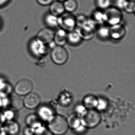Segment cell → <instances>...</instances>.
Here are the masks:
<instances>
[{"instance_id":"6da1fadb","label":"cell","mask_w":135,"mask_h":135,"mask_svg":"<svg viewBox=\"0 0 135 135\" xmlns=\"http://www.w3.org/2000/svg\"><path fill=\"white\" fill-rule=\"evenodd\" d=\"M48 126L50 131L56 135L65 134L69 127L67 119L63 116L59 115L55 116L52 119Z\"/></svg>"},{"instance_id":"7a4b0ae2","label":"cell","mask_w":135,"mask_h":135,"mask_svg":"<svg viewBox=\"0 0 135 135\" xmlns=\"http://www.w3.org/2000/svg\"><path fill=\"white\" fill-rule=\"evenodd\" d=\"M101 119V114L99 111L93 108L90 109L83 113L81 122L85 127L94 128L99 125Z\"/></svg>"},{"instance_id":"3957f363","label":"cell","mask_w":135,"mask_h":135,"mask_svg":"<svg viewBox=\"0 0 135 135\" xmlns=\"http://www.w3.org/2000/svg\"><path fill=\"white\" fill-rule=\"evenodd\" d=\"M58 27L67 32L74 31L76 27V16L72 13L66 12L58 17Z\"/></svg>"},{"instance_id":"277c9868","label":"cell","mask_w":135,"mask_h":135,"mask_svg":"<svg viewBox=\"0 0 135 135\" xmlns=\"http://www.w3.org/2000/svg\"><path fill=\"white\" fill-rule=\"evenodd\" d=\"M106 17L105 23L111 26L120 23L123 20V14L121 9L116 6H111L104 10Z\"/></svg>"},{"instance_id":"5b68a950","label":"cell","mask_w":135,"mask_h":135,"mask_svg":"<svg viewBox=\"0 0 135 135\" xmlns=\"http://www.w3.org/2000/svg\"><path fill=\"white\" fill-rule=\"evenodd\" d=\"M69 55L66 49L63 46H57L52 49L51 58L53 62L58 65H62L66 63Z\"/></svg>"},{"instance_id":"8992f818","label":"cell","mask_w":135,"mask_h":135,"mask_svg":"<svg viewBox=\"0 0 135 135\" xmlns=\"http://www.w3.org/2000/svg\"><path fill=\"white\" fill-rule=\"evenodd\" d=\"M96 23L92 19H88L84 26L78 28L77 31L82 39L89 40L93 37L96 28Z\"/></svg>"},{"instance_id":"52a82bcc","label":"cell","mask_w":135,"mask_h":135,"mask_svg":"<svg viewBox=\"0 0 135 135\" xmlns=\"http://www.w3.org/2000/svg\"><path fill=\"white\" fill-rule=\"evenodd\" d=\"M33 86V83L31 80L27 79H24L17 83L14 87V90L17 95L24 96L31 93Z\"/></svg>"},{"instance_id":"ba28073f","label":"cell","mask_w":135,"mask_h":135,"mask_svg":"<svg viewBox=\"0 0 135 135\" xmlns=\"http://www.w3.org/2000/svg\"><path fill=\"white\" fill-rule=\"evenodd\" d=\"M55 32L53 28L48 27L44 28L38 32L36 40L43 44H48L54 40Z\"/></svg>"},{"instance_id":"9c48e42d","label":"cell","mask_w":135,"mask_h":135,"mask_svg":"<svg viewBox=\"0 0 135 135\" xmlns=\"http://www.w3.org/2000/svg\"><path fill=\"white\" fill-rule=\"evenodd\" d=\"M126 34L125 26L123 24H117L109 26L110 37L115 40H120L124 37Z\"/></svg>"},{"instance_id":"30bf717a","label":"cell","mask_w":135,"mask_h":135,"mask_svg":"<svg viewBox=\"0 0 135 135\" xmlns=\"http://www.w3.org/2000/svg\"><path fill=\"white\" fill-rule=\"evenodd\" d=\"M40 102V97L35 93H30L27 94L24 100L25 106L30 109L37 108L39 105Z\"/></svg>"},{"instance_id":"8fae6325","label":"cell","mask_w":135,"mask_h":135,"mask_svg":"<svg viewBox=\"0 0 135 135\" xmlns=\"http://www.w3.org/2000/svg\"><path fill=\"white\" fill-rule=\"evenodd\" d=\"M68 32L60 28L55 32L54 40L57 46H63L67 44Z\"/></svg>"},{"instance_id":"7c38bea8","label":"cell","mask_w":135,"mask_h":135,"mask_svg":"<svg viewBox=\"0 0 135 135\" xmlns=\"http://www.w3.org/2000/svg\"><path fill=\"white\" fill-rule=\"evenodd\" d=\"M49 6V13L56 16H59L66 12L62 2L54 1Z\"/></svg>"},{"instance_id":"4fadbf2b","label":"cell","mask_w":135,"mask_h":135,"mask_svg":"<svg viewBox=\"0 0 135 135\" xmlns=\"http://www.w3.org/2000/svg\"><path fill=\"white\" fill-rule=\"evenodd\" d=\"M24 100L20 95H13L11 96L8 100L9 108L13 111H17L20 109L24 105Z\"/></svg>"},{"instance_id":"5bb4252c","label":"cell","mask_w":135,"mask_h":135,"mask_svg":"<svg viewBox=\"0 0 135 135\" xmlns=\"http://www.w3.org/2000/svg\"><path fill=\"white\" fill-rule=\"evenodd\" d=\"M45 44H43L36 40L31 42V50L33 54L37 56L43 55L46 51Z\"/></svg>"},{"instance_id":"9a60e30c","label":"cell","mask_w":135,"mask_h":135,"mask_svg":"<svg viewBox=\"0 0 135 135\" xmlns=\"http://www.w3.org/2000/svg\"><path fill=\"white\" fill-rule=\"evenodd\" d=\"M44 21L47 27L54 28L58 27V17L52 15L50 13H47L44 17Z\"/></svg>"},{"instance_id":"2e32d148","label":"cell","mask_w":135,"mask_h":135,"mask_svg":"<svg viewBox=\"0 0 135 135\" xmlns=\"http://www.w3.org/2000/svg\"><path fill=\"white\" fill-rule=\"evenodd\" d=\"M92 19L99 25L105 23L106 17L104 11L100 9L95 10L93 13Z\"/></svg>"},{"instance_id":"e0dca14e","label":"cell","mask_w":135,"mask_h":135,"mask_svg":"<svg viewBox=\"0 0 135 135\" xmlns=\"http://www.w3.org/2000/svg\"><path fill=\"white\" fill-rule=\"evenodd\" d=\"M98 98L92 95L86 96L83 100V105L86 108L90 109L96 107L97 104Z\"/></svg>"},{"instance_id":"ac0fdd59","label":"cell","mask_w":135,"mask_h":135,"mask_svg":"<svg viewBox=\"0 0 135 135\" xmlns=\"http://www.w3.org/2000/svg\"><path fill=\"white\" fill-rule=\"evenodd\" d=\"M66 12L72 13L75 12L78 7V3L77 0H65L63 2Z\"/></svg>"},{"instance_id":"d6986e66","label":"cell","mask_w":135,"mask_h":135,"mask_svg":"<svg viewBox=\"0 0 135 135\" xmlns=\"http://www.w3.org/2000/svg\"><path fill=\"white\" fill-rule=\"evenodd\" d=\"M82 40L78 32L74 30L68 32V42L72 45L79 44Z\"/></svg>"},{"instance_id":"ffe728a7","label":"cell","mask_w":135,"mask_h":135,"mask_svg":"<svg viewBox=\"0 0 135 135\" xmlns=\"http://www.w3.org/2000/svg\"><path fill=\"white\" fill-rule=\"evenodd\" d=\"M97 34L100 38L107 39L110 37L109 26L104 24H100L97 29Z\"/></svg>"},{"instance_id":"44dd1931","label":"cell","mask_w":135,"mask_h":135,"mask_svg":"<svg viewBox=\"0 0 135 135\" xmlns=\"http://www.w3.org/2000/svg\"><path fill=\"white\" fill-rule=\"evenodd\" d=\"M69 127L71 128H77L80 126L81 121L78 116L76 114H73L69 116V119L67 120Z\"/></svg>"},{"instance_id":"7402d4cb","label":"cell","mask_w":135,"mask_h":135,"mask_svg":"<svg viewBox=\"0 0 135 135\" xmlns=\"http://www.w3.org/2000/svg\"><path fill=\"white\" fill-rule=\"evenodd\" d=\"M111 0H95V4L98 9L105 10L111 5Z\"/></svg>"},{"instance_id":"603a6c76","label":"cell","mask_w":135,"mask_h":135,"mask_svg":"<svg viewBox=\"0 0 135 135\" xmlns=\"http://www.w3.org/2000/svg\"><path fill=\"white\" fill-rule=\"evenodd\" d=\"M12 88L8 84L0 79V94L6 96L10 93Z\"/></svg>"},{"instance_id":"cb8c5ba5","label":"cell","mask_w":135,"mask_h":135,"mask_svg":"<svg viewBox=\"0 0 135 135\" xmlns=\"http://www.w3.org/2000/svg\"><path fill=\"white\" fill-rule=\"evenodd\" d=\"M123 10L127 13H134L135 5L134 0H127Z\"/></svg>"},{"instance_id":"d4e9b609","label":"cell","mask_w":135,"mask_h":135,"mask_svg":"<svg viewBox=\"0 0 135 135\" xmlns=\"http://www.w3.org/2000/svg\"><path fill=\"white\" fill-rule=\"evenodd\" d=\"M76 17V27H81L84 26L88 20V18L83 14H79Z\"/></svg>"},{"instance_id":"484cf974","label":"cell","mask_w":135,"mask_h":135,"mask_svg":"<svg viewBox=\"0 0 135 135\" xmlns=\"http://www.w3.org/2000/svg\"><path fill=\"white\" fill-rule=\"evenodd\" d=\"M39 119L38 118L36 117V116L35 115H32L29 116V117H28L27 118V123L29 126H35L36 124H39Z\"/></svg>"},{"instance_id":"4316f807","label":"cell","mask_w":135,"mask_h":135,"mask_svg":"<svg viewBox=\"0 0 135 135\" xmlns=\"http://www.w3.org/2000/svg\"><path fill=\"white\" fill-rule=\"evenodd\" d=\"M34 135H53L52 132L46 128H41L36 131Z\"/></svg>"},{"instance_id":"83f0119b","label":"cell","mask_w":135,"mask_h":135,"mask_svg":"<svg viewBox=\"0 0 135 135\" xmlns=\"http://www.w3.org/2000/svg\"><path fill=\"white\" fill-rule=\"evenodd\" d=\"M107 103L106 101L102 98L98 99L97 101V104L96 107L98 109H104L106 106H107Z\"/></svg>"},{"instance_id":"f1b7e54d","label":"cell","mask_w":135,"mask_h":135,"mask_svg":"<svg viewBox=\"0 0 135 135\" xmlns=\"http://www.w3.org/2000/svg\"><path fill=\"white\" fill-rule=\"evenodd\" d=\"M127 1V0H116L115 2L116 7L121 10L123 9Z\"/></svg>"},{"instance_id":"f546056e","label":"cell","mask_w":135,"mask_h":135,"mask_svg":"<svg viewBox=\"0 0 135 135\" xmlns=\"http://www.w3.org/2000/svg\"><path fill=\"white\" fill-rule=\"evenodd\" d=\"M37 3L42 6H49L54 0H36Z\"/></svg>"},{"instance_id":"4dcf8cb0","label":"cell","mask_w":135,"mask_h":135,"mask_svg":"<svg viewBox=\"0 0 135 135\" xmlns=\"http://www.w3.org/2000/svg\"><path fill=\"white\" fill-rule=\"evenodd\" d=\"M86 108L83 105H78L76 107V108H75V110H76V112L77 113H80V114H83L85 112L86 109Z\"/></svg>"},{"instance_id":"1f68e13d","label":"cell","mask_w":135,"mask_h":135,"mask_svg":"<svg viewBox=\"0 0 135 135\" xmlns=\"http://www.w3.org/2000/svg\"><path fill=\"white\" fill-rule=\"evenodd\" d=\"M24 135H33V131L30 128H26L24 131Z\"/></svg>"},{"instance_id":"d6a6232c","label":"cell","mask_w":135,"mask_h":135,"mask_svg":"<svg viewBox=\"0 0 135 135\" xmlns=\"http://www.w3.org/2000/svg\"><path fill=\"white\" fill-rule=\"evenodd\" d=\"M48 44L49 45V47H50L51 49H52V50L54 49V48H55V47L57 46L54 40H53V41L50 42V43H49Z\"/></svg>"},{"instance_id":"836d02e7","label":"cell","mask_w":135,"mask_h":135,"mask_svg":"<svg viewBox=\"0 0 135 135\" xmlns=\"http://www.w3.org/2000/svg\"><path fill=\"white\" fill-rule=\"evenodd\" d=\"M10 0H0V7L4 6Z\"/></svg>"},{"instance_id":"e575fe53","label":"cell","mask_w":135,"mask_h":135,"mask_svg":"<svg viewBox=\"0 0 135 135\" xmlns=\"http://www.w3.org/2000/svg\"><path fill=\"white\" fill-rule=\"evenodd\" d=\"M3 120V117H2L1 114H0V126L2 124V123Z\"/></svg>"},{"instance_id":"d590c367","label":"cell","mask_w":135,"mask_h":135,"mask_svg":"<svg viewBox=\"0 0 135 135\" xmlns=\"http://www.w3.org/2000/svg\"><path fill=\"white\" fill-rule=\"evenodd\" d=\"M57 1H59L62 2H63L65 0H57Z\"/></svg>"},{"instance_id":"8d00e7d4","label":"cell","mask_w":135,"mask_h":135,"mask_svg":"<svg viewBox=\"0 0 135 135\" xmlns=\"http://www.w3.org/2000/svg\"><path fill=\"white\" fill-rule=\"evenodd\" d=\"M2 102H1V98H0V105H1V104Z\"/></svg>"}]
</instances>
